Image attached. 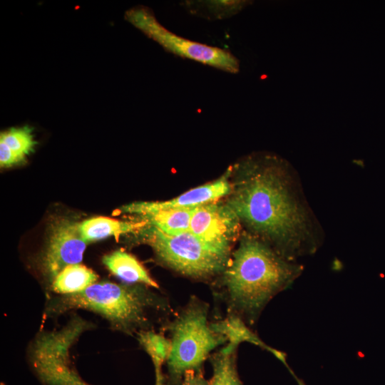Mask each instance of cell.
Segmentation results:
<instances>
[{"mask_svg": "<svg viewBox=\"0 0 385 385\" xmlns=\"http://www.w3.org/2000/svg\"><path fill=\"white\" fill-rule=\"evenodd\" d=\"M226 204L257 237L294 261L316 249L309 210L297 192L286 163L272 155L247 158Z\"/></svg>", "mask_w": 385, "mask_h": 385, "instance_id": "obj_1", "label": "cell"}, {"mask_svg": "<svg viewBox=\"0 0 385 385\" xmlns=\"http://www.w3.org/2000/svg\"><path fill=\"white\" fill-rule=\"evenodd\" d=\"M302 269L259 237H242L223 272L232 313L255 323L267 303L290 286Z\"/></svg>", "mask_w": 385, "mask_h": 385, "instance_id": "obj_2", "label": "cell"}, {"mask_svg": "<svg viewBox=\"0 0 385 385\" xmlns=\"http://www.w3.org/2000/svg\"><path fill=\"white\" fill-rule=\"evenodd\" d=\"M157 302L156 297L142 287L103 281L82 292L62 295L50 307L56 313L87 309L101 315L114 329L131 334L146 326L148 313L157 307Z\"/></svg>", "mask_w": 385, "mask_h": 385, "instance_id": "obj_3", "label": "cell"}, {"mask_svg": "<svg viewBox=\"0 0 385 385\" xmlns=\"http://www.w3.org/2000/svg\"><path fill=\"white\" fill-rule=\"evenodd\" d=\"M207 314V304L192 298L170 323L172 347L167 364L171 385H179L187 371L202 370L210 352L227 342L211 328Z\"/></svg>", "mask_w": 385, "mask_h": 385, "instance_id": "obj_4", "label": "cell"}, {"mask_svg": "<svg viewBox=\"0 0 385 385\" xmlns=\"http://www.w3.org/2000/svg\"><path fill=\"white\" fill-rule=\"evenodd\" d=\"M141 230L145 242L163 263L192 278L207 279L223 272L230 260L190 231L171 235L149 225Z\"/></svg>", "mask_w": 385, "mask_h": 385, "instance_id": "obj_5", "label": "cell"}, {"mask_svg": "<svg viewBox=\"0 0 385 385\" xmlns=\"http://www.w3.org/2000/svg\"><path fill=\"white\" fill-rule=\"evenodd\" d=\"M87 325L75 319L59 331L43 333L34 342L30 360L45 385H92L71 367L69 349ZM164 385L162 371L155 372V384Z\"/></svg>", "mask_w": 385, "mask_h": 385, "instance_id": "obj_6", "label": "cell"}, {"mask_svg": "<svg viewBox=\"0 0 385 385\" xmlns=\"http://www.w3.org/2000/svg\"><path fill=\"white\" fill-rule=\"evenodd\" d=\"M125 19L167 51L230 73L240 70L239 60L229 51L189 40L168 30L148 7L128 9Z\"/></svg>", "mask_w": 385, "mask_h": 385, "instance_id": "obj_7", "label": "cell"}, {"mask_svg": "<svg viewBox=\"0 0 385 385\" xmlns=\"http://www.w3.org/2000/svg\"><path fill=\"white\" fill-rule=\"evenodd\" d=\"M240 222L226 203L215 201L195 208L189 231L214 250L230 256L240 232Z\"/></svg>", "mask_w": 385, "mask_h": 385, "instance_id": "obj_8", "label": "cell"}, {"mask_svg": "<svg viewBox=\"0 0 385 385\" xmlns=\"http://www.w3.org/2000/svg\"><path fill=\"white\" fill-rule=\"evenodd\" d=\"M87 244L79 232L78 223L66 220L55 222L41 257L44 274L52 282L66 266L80 264Z\"/></svg>", "mask_w": 385, "mask_h": 385, "instance_id": "obj_9", "label": "cell"}, {"mask_svg": "<svg viewBox=\"0 0 385 385\" xmlns=\"http://www.w3.org/2000/svg\"><path fill=\"white\" fill-rule=\"evenodd\" d=\"M232 172V168H228L217 180L192 188L171 200L133 202L123 206L121 210L125 212L134 214L142 210L194 208L217 201L232 192V184L229 180Z\"/></svg>", "mask_w": 385, "mask_h": 385, "instance_id": "obj_10", "label": "cell"}, {"mask_svg": "<svg viewBox=\"0 0 385 385\" xmlns=\"http://www.w3.org/2000/svg\"><path fill=\"white\" fill-rule=\"evenodd\" d=\"M210 327L215 332L225 337L227 342L226 346L229 348L237 350L242 342H249L268 351L289 368L285 354L265 344L239 315L230 312L225 319L210 323Z\"/></svg>", "mask_w": 385, "mask_h": 385, "instance_id": "obj_11", "label": "cell"}, {"mask_svg": "<svg viewBox=\"0 0 385 385\" xmlns=\"http://www.w3.org/2000/svg\"><path fill=\"white\" fill-rule=\"evenodd\" d=\"M145 221H120L106 217H95L78 223V228L83 239L87 242L113 236L116 240L121 235L143 229Z\"/></svg>", "mask_w": 385, "mask_h": 385, "instance_id": "obj_12", "label": "cell"}, {"mask_svg": "<svg viewBox=\"0 0 385 385\" xmlns=\"http://www.w3.org/2000/svg\"><path fill=\"white\" fill-rule=\"evenodd\" d=\"M102 261L113 274L127 283H140L154 288L159 287L143 265L125 251L116 250L106 255Z\"/></svg>", "mask_w": 385, "mask_h": 385, "instance_id": "obj_13", "label": "cell"}, {"mask_svg": "<svg viewBox=\"0 0 385 385\" xmlns=\"http://www.w3.org/2000/svg\"><path fill=\"white\" fill-rule=\"evenodd\" d=\"M195 208L142 210L134 215L140 217L148 225L174 235L189 231Z\"/></svg>", "mask_w": 385, "mask_h": 385, "instance_id": "obj_14", "label": "cell"}, {"mask_svg": "<svg viewBox=\"0 0 385 385\" xmlns=\"http://www.w3.org/2000/svg\"><path fill=\"white\" fill-rule=\"evenodd\" d=\"M98 278L94 271L81 263L70 265L54 277L51 287L54 292L71 294L85 290L96 283Z\"/></svg>", "mask_w": 385, "mask_h": 385, "instance_id": "obj_15", "label": "cell"}, {"mask_svg": "<svg viewBox=\"0 0 385 385\" xmlns=\"http://www.w3.org/2000/svg\"><path fill=\"white\" fill-rule=\"evenodd\" d=\"M251 4L250 1H185L182 5L192 15L209 20L229 18Z\"/></svg>", "mask_w": 385, "mask_h": 385, "instance_id": "obj_16", "label": "cell"}, {"mask_svg": "<svg viewBox=\"0 0 385 385\" xmlns=\"http://www.w3.org/2000/svg\"><path fill=\"white\" fill-rule=\"evenodd\" d=\"M236 351L225 346L211 356L212 376L207 385H242L237 371Z\"/></svg>", "mask_w": 385, "mask_h": 385, "instance_id": "obj_17", "label": "cell"}, {"mask_svg": "<svg viewBox=\"0 0 385 385\" xmlns=\"http://www.w3.org/2000/svg\"><path fill=\"white\" fill-rule=\"evenodd\" d=\"M0 143L24 161L37 144L33 128L29 125L10 128L1 132Z\"/></svg>", "mask_w": 385, "mask_h": 385, "instance_id": "obj_18", "label": "cell"}, {"mask_svg": "<svg viewBox=\"0 0 385 385\" xmlns=\"http://www.w3.org/2000/svg\"><path fill=\"white\" fill-rule=\"evenodd\" d=\"M138 341L146 353L150 356L155 371H161L162 365L166 361L170 354L171 340L153 331H140Z\"/></svg>", "mask_w": 385, "mask_h": 385, "instance_id": "obj_19", "label": "cell"}, {"mask_svg": "<svg viewBox=\"0 0 385 385\" xmlns=\"http://www.w3.org/2000/svg\"><path fill=\"white\" fill-rule=\"evenodd\" d=\"M24 162L23 159L11 152L4 144L0 143V165L8 168Z\"/></svg>", "mask_w": 385, "mask_h": 385, "instance_id": "obj_20", "label": "cell"}, {"mask_svg": "<svg viewBox=\"0 0 385 385\" xmlns=\"http://www.w3.org/2000/svg\"><path fill=\"white\" fill-rule=\"evenodd\" d=\"M207 381L203 375L202 371H187L179 385H207Z\"/></svg>", "mask_w": 385, "mask_h": 385, "instance_id": "obj_21", "label": "cell"}, {"mask_svg": "<svg viewBox=\"0 0 385 385\" xmlns=\"http://www.w3.org/2000/svg\"><path fill=\"white\" fill-rule=\"evenodd\" d=\"M297 381H298L299 385H305V384H304V382H303L302 380H300V379H297Z\"/></svg>", "mask_w": 385, "mask_h": 385, "instance_id": "obj_22", "label": "cell"}, {"mask_svg": "<svg viewBox=\"0 0 385 385\" xmlns=\"http://www.w3.org/2000/svg\"><path fill=\"white\" fill-rule=\"evenodd\" d=\"M1 385H4V384H3V383H1Z\"/></svg>", "mask_w": 385, "mask_h": 385, "instance_id": "obj_23", "label": "cell"}]
</instances>
